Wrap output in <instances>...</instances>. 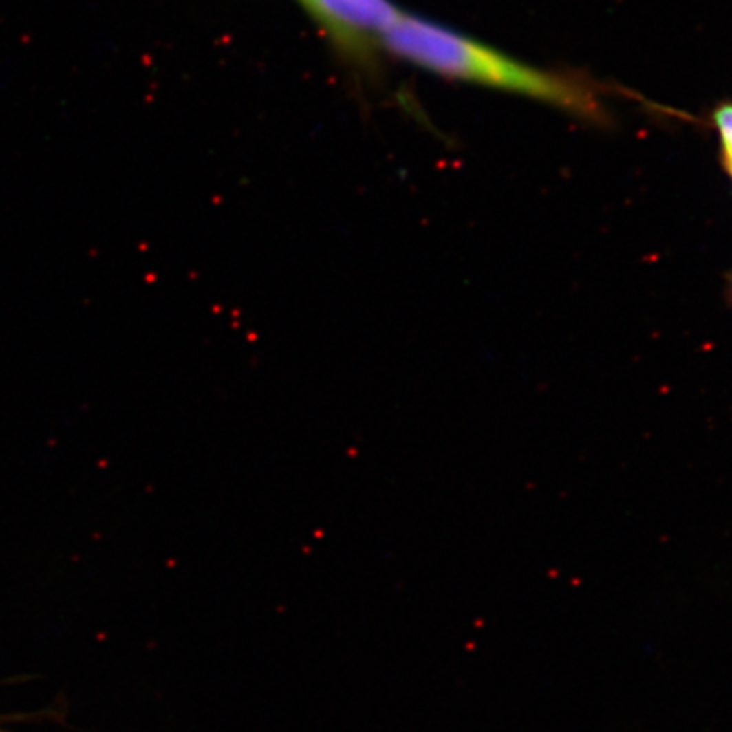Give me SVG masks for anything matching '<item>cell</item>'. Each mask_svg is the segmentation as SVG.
<instances>
[{"instance_id":"1","label":"cell","mask_w":732,"mask_h":732,"mask_svg":"<svg viewBox=\"0 0 732 732\" xmlns=\"http://www.w3.org/2000/svg\"><path fill=\"white\" fill-rule=\"evenodd\" d=\"M380 45L416 67L448 78L526 95L585 119L607 117L596 90L583 78L521 63L468 36L411 14L402 12Z\"/></svg>"},{"instance_id":"2","label":"cell","mask_w":732,"mask_h":732,"mask_svg":"<svg viewBox=\"0 0 732 732\" xmlns=\"http://www.w3.org/2000/svg\"><path fill=\"white\" fill-rule=\"evenodd\" d=\"M341 41L380 43L400 10L390 0H300Z\"/></svg>"},{"instance_id":"3","label":"cell","mask_w":732,"mask_h":732,"mask_svg":"<svg viewBox=\"0 0 732 732\" xmlns=\"http://www.w3.org/2000/svg\"><path fill=\"white\" fill-rule=\"evenodd\" d=\"M722 163H724V168H726V171L729 173V177H731V180H732V160H722Z\"/></svg>"}]
</instances>
